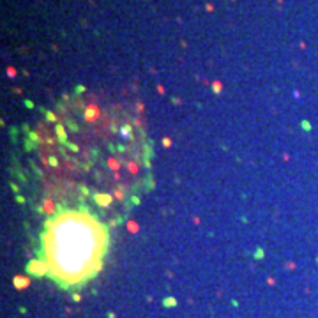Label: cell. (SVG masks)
Returning <instances> with one entry per match:
<instances>
[{
	"label": "cell",
	"mask_w": 318,
	"mask_h": 318,
	"mask_svg": "<svg viewBox=\"0 0 318 318\" xmlns=\"http://www.w3.org/2000/svg\"><path fill=\"white\" fill-rule=\"evenodd\" d=\"M25 150L30 191L50 216L81 209L118 223L150 182V142L136 113L92 96L57 104Z\"/></svg>",
	"instance_id": "6da1fadb"
},
{
	"label": "cell",
	"mask_w": 318,
	"mask_h": 318,
	"mask_svg": "<svg viewBox=\"0 0 318 318\" xmlns=\"http://www.w3.org/2000/svg\"><path fill=\"white\" fill-rule=\"evenodd\" d=\"M110 246L108 223L81 209L57 211L41 232L44 272L64 290L81 288L103 269Z\"/></svg>",
	"instance_id": "7a4b0ae2"
}]
</instances>
